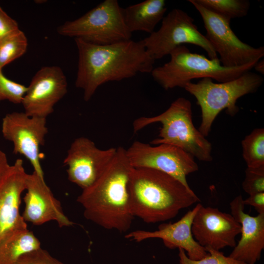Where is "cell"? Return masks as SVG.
Listing matches in <instances>:
<instances>
[{
	"instance_id": "9",
	"label": "cell",
	"mask_w": 264,
	"mask_h": 264,
	"mask_svg": "<svg viewBox=\"0 0 264 264\" xmlns=\"http://www.w3.org/2000/svg\"><path fill=\"white\" fill-rule=\"evenodd\" d=\"M201 16L206 30L205 35L221 65L236 67L257 62L264 56V47H254L240 40L230 26V21L206 9L196 0H189Z\"/></svg>"
},
{
	"instance_id": "22",
	"label": "cell",
	"mask_w": 264,
	"mask_h": 264,
	"mask_svg": "<svg viewBox=\"0 0 264 264\" xmlns=\"http://www.w3.org/2000/svg\"><path fill=\"white\" fill-rule=\"evenodd\" d=\"M27 38L20 29L0 39V70L26 51Z\"/></svg>"
},
{
	"instance_id": "8",
	"label": "cell",
	"mask_w": 264,
	"mask_h": 264,
	"mask_svg": "<svg viewBox=\"0 0 264 264\" xmlns=\"http://www.w3.org/2000/svg\"><path fill=\"white\" fill-rule=\"evenodd\" d=\"M143 41L146 50L155 61L169 55L176 47L184 44L201 47L207 53L210 59H219L205 36L194 23L193 18L180 9L170 11L163 18L159 29Z\"/></svg>"
},
{
	"instance_id": "6",
	"label": "cell",
	"mask_w": 264,
	"mask_h": 264,
	"mask_svg": "<svg viewBox=\"0 0 264 264\" xmlns=\"http://www.w3.org/2000/svg\"><path fill=\"white\" fill-rule=\"evenodd\" d=\"M262 75L247 71L239 77L227 82L214 83L210 78H204L197 83H188L184 88L197 101L201 111L199 131L207 136L213 123L223 110L230 116L238 111L237 101L240 97L255 92L262 85Z\"/></svg>"
},
{
	"instance_id": "3",
	"label": "cell",
	"mask_w": 264,
	"mask_h": 264,
	"mask_svg": "<svg viewBox=\"0 0 264 264\" xmlns=\"http://www.w3.org/2000/svg\"><path fill=\"white\" fill-rule=\"evenodd\" d=\"M130 199L133 216L147 223L164 222L200 202L190 187L173 176L152 169H133Z\"/></svg>"
},
{
	"instance_id": "25",
	"label": "cell",
	"mask_w": 264,
	"mask_h": 264,
	"mask_svg": "<svg viewBox=\"0 0 264 264\" xmlns=\"http://www.w3.org/2000/svg\"><path fill=\"white\" fill-rule=\"evenodd\" d=\"M27 87L7 78L0 70V101L7 100L15 104H22Z\"/></svg>"
},
{
	"instance_id": "31",
	"label": "cell",
	"mask_w": 264,
	"mask_h": 264,
	"mask_svg": "<svg viewBox=\"0 0 264 264\" xmlns=\"http://www.w3.org/2000/svg\"><path fill=\"white\" fill-rule=\"evenodd\" d=\"M256 71L262 74H264V59L259 60L253 67Z\"/></svg>"
},
{
	"instance_id": "7",
	"label": "cell",
	"mask_w": 264,
	"mask_h": 264,
	"mask_svg": "<svg viewBox=\"0 0 264 264\" xmlns=\"http://www.w3.org/2000/svg\"><path fill=\"white\" fill-rule=\"evenodd\" d=\"M123 9L117 0H105L81 17L65 22L57 32L98 45L130 40L132 33L125 24Z\"/></svg>"
},
{
	"instance_id": "18",
	"label": "cell",
	"mask_w": 264,
	"mask_h": 264,
	"mask_svg": "<svg viewBox=\"0 0 264 264\" xmlns=\"http://www.w3.org/2000/svg\"><path fill=\"white\" fill-rule=\"evenodd\" d=\"M241 195L230 203L231 214L241 224V237L229 257L246 264H255L264 248V214L251 216L245 213Z\"/></svg>"
},
{
	"instance_id": "10",
	"label": "cell",
	"mask_w": 264,
	"mask_h": 264,
	"mask_svg": "<svg viewBox=\"0 0 264 264\" xmlns=\"http://www.w3.org/2000/svg\"><path fill=\"white\" fill-rule=\"evenodd\" d=\"M127 158L134 168L156 170L176 178L189 187L186 176L197 172L194 157L181 149L169 144H150L135 141L126 149Z\"/></svg>"
},
{
	"instance_id": "4",
	"label": "cell",
	"mask_w": 264,
	"mask_h": 264,
	"mask_svg": "<svg viewBox=\"0 0 264 264\" xmlns=\"http://www.w3.org/2000/svg\"><path fill=\"white\" fill-rule=\"evenodd\" d=\"M155 123H160L161 127L158 138L151 141V144L171 145L181 149L199 160H212L211 143L194 126L192 104L188 99L179 97L160 114L136 119L133 122V132H137Z\"/></svg>"
},
{
	"instance_id": "26",
	"label": "cell",
	"mask_w": 264,
	"mask_h": 264,
	"mask_svg": "<svg viewBox=\"0 0 264 264\" xmlns=\"http://www.w3.org/2000/svg\"><path fill=\"white\" fill-rule=\"evenodd\" d=\"M242 188L249 195L264 192V166L257 168L247 167Z\"/></svg>"
},
{
	"instance_id": "19",
	"label": "cell",
	"mask_w": 264,
	"mask_h": 264,
	"mask_svg": "<svg viewBox=\"0 0 264 264\" xmlns=\"http://www.w3.org/2000/svg\"><path fill=\"white\" fill-rule=\"evenodd\" d=\"M166 10L164 0H146L123 9L124 21L131 33L142 31L150 34L162 21Z\"/></svg>"
},
{
	"instance_id": "21",
	"label": "cell",
	"mask_w": 264,
	"mask_h": 264,
	"mask_svg": "<svg viewBox=\"0 0 264 264\" xmlns=\"http://www.w3.org/2000/svg\"><path fill=\"white\" fill-rule=\"evenodd\" d=\"M210 11L231 21L246 16L250 7L247 0H196Z\"/></svg>"
},
{
	"instance_id": "1",
	"label": "cell",
	"mask_w": 264,
	"mask_h": 264,
	"mask_svg": "<svg viewBox=\"0 0 264 264\" xmlns=\"http://www.w3.org/2000/svg\"><path fill=\"white\" fill-rule=\"evenodd\" d=\"M74 40L78 52L75 85L83 90L86 101L106 83L132 78L139 73H151L154 69L155 60L146 50L143 40L106 45Z\"/></svg>"
},
{
	"instance_id": "16",
	"label": "cell",
	"mask_w": 264,
	"mask_h": 264,
	"mask_svg": "<svg viewBox=\"0 0 264 264\" xmlns=\"http://www.w3.org/2000/svg\"><path fill=\"white\" fill-rule=\"evenodd\" d=\"M27 175L23 160L18 158L0 176V241L15 230L27 227L20 212Z\"/></svg>"
},
{
	"instance_id": "15",
	"label": "cell",
	"mask_w": 264,
	"mask_h": 264,
	"mask_svg": "<svg viewBox=\"0 0 264 264\" xmlns=\"http://www.w3.org/2000/svg\"><path fill=\"white\" fill-rule=\"evenodd\" d=\"M25 191L22 215L26 223L41 225L54 221L60 228L74 224L64 213L60 201L55 197L44 179L34 172L28 174Z\"/></svg>"
},
{
	"instance_id": "30",
	"label": "cell",
	"mask_w": 264,
	"mask_h": 264,
	"mask_svg": "<svg viewBox=\"0 0 264 264\" xmlns=\"http://www.w3.org/2000/svg\"><path fill=\"white\" fill-rule=\"evenodd\" d=\"M6 154L0 150V176L9 166Z\"/></svg>"
},
{
	"instance_id": "23",
	"label": "cell",
	"mask_w": 264,
	"mask_h": 264,
	"mask_svg": "<svg viewBox=\"0 0 264 264\" xmlns=\"http://www.w3.org/2000/svg\"><path fill=\"white\" fill-rule=\"evenodd\" d=\"M242 157L248 168L264 166V129L257 128L242 141Z\"/></svg>"
},
{
	"instance_id": "24",
	"label": "cell",
	"mask_w": 264,
	"mask_h": 264,
	"mask_svg": "<svg viewBox=\"0 0 264 264\" xmlns=\"http://www.w3.org/2000/svg\"><path fill=\"white\" fill-rule=\"evenodd\" d=\"M205 249L209 253L208 256L200 260H194L188 257L183 249L178 248L179 264H246L229 256H225L220 251L210 247H207Z\"/></svg>"
},
{
	"instance_id": "2",
	"label": "cell",
	"mask_w": 264,
	"mask_h": 264,
	"mask_svg": "<svg viewBox=\"0 0 264 264\" xmlns=\"http://www.w3.org/2000/svg\"><path fill=\"white\" fill-rule=\"evenodd\" d=\"M133 169L126 149L122 147L117 148L110 162L77 198L87 220L107 230L121 233L129 230L134 218L129 190Z\"/></svg>"
},
{
	"instance_id": "11",
	"label": "cell",
	"mask_w": 264,
	"mask_h": 264,
	"mask_svg": "<svg viewBox=\"0 0 264 264\" xmlns=\"http://www.w3.org/2000/svg\"><path fill=\"white\" fill-rule=\"evenodd\" d=\"M1 132L12 143L13 153L24 156L33 172L44 179L40 152L48 132L46 118L30 116L24 112L9 113L2 119Z\"/></svg>"
},
{
	"instance_id": "14",
	"label": "cell",
	"mask_w": 264,
	"mask_h": 264,
	"mask_svg": "<svg viewBox=\"0 0 264 264\" xmlns=\"http://www.w3.org/2000/svg\"><path fill=\"white\" fill-rule=\"evenodd\" d=\"M191 230L194 238L201 246L220 251L236 246V238L241 233V226L231 214L201 204L193 219Z\"/></svg>"
},
{
	"instance_id": "27",
	"label": "cell",
	"mask_w": 264,
	"mask_h": 264,
	"mask_svg": "<svg viewBox=\"0 0 264 264\" xmlns=\"http://www.w3.org/2000/svg\"><path fill=\"white\" fill-rule=\"evenodd\" d=\"M14 264H65L47 250L39 248L22 256Z\"/></svg>"
},
{
	"instance_id": "17",
	"label": "cell",
	"mask_w": 264,
	"mask_h": 264,
	"mask_svg": "<svg viewBox=\"0 0 264 264\" xmlns=\"http://www.w3.org/2000/svg\"><path fill=\"white\" fill-rule=\"evenodd\" d=\"M201 205L197 203L179 220L174 223H162L154 231L137 230L127 234L125 237L135 242L149 239H160L167 248L183 249L188 258L194 260L202 259L209 255L194 238L191 227L193 219Z\"/></svg>"
},
{
	"instance_id": "5",
	"label": "cell",
	"mask_w": 264,
	"mask_h": 264,
	"mask_svg": "<svg viewBox=\"0 0 264 264\" xmlns=\"http://www.w3.org/2000/svg\"><path fill=\"white\" fill-rule=\"evenodd\" d=\"M170 61L152 71L154 80L164 89L184 88L194 79L210 78L219 83L234 80L250 71L258 62L236 67L222 66L219 59L211 60L191 52L184 44L176 47L169 54Z\"/></svg>"
},
{
	"instance_id": "12",
	"label": "cell",
	"mask_w": 264,
	"mask_h": 264,
	"mask_svg": "<svg viewBox=\"0 0 264 264\" xmlns=\"http://www.w3.org/2000/svg\"><path fill=\"white\" fill-rule=\"evenodd\" d=\"M117 148L103 150L86 137L71 144L64 160L68 179L82 190L90 186L110 162Z\"/></svg>"
},
{
	"instance_id": "20",
	"label": "cell",
	"mask_w": 264,
	"mask_h": 264,
	"mask_svg": "<svg viewBox=\"0 0 264 264\" xmlns=\"http://www.w3.org/2000/svg\"><path fill=\"white\" fill-rule=\"evenodd\" d=\"M40 247V241L27 227L15 230L0 241V264H14L22 256Z\"/></svg>"
},
{
	"instance_id": "28",
	"label": "cell",
	"mask_w": 264,
	"mask_h": 264,
	"mask_svg": "<svg viewBox=\"0 0 264 264\" xmlns=\"http://www.w3.org/2000/svg\"><path fill=\"white\" fill-rule=\"evenodd\" d=\"M18 29L17 21L10 17L0 6V39Z\"/></svg>"
},
{
	"instance_id": "29",
	"label": "cell",
	"mask_w": 264,
	"mask_h": 264,
	"mask_svg": "<svg viewBox=\"0 0 264 264\" xmlns=\"http://www.w3.org/2000/svg\"><path fill=\"white\" fill-rule=\"evenodd\" d=\"M244 205L253 206L258 214H264V192L255 193L243 199Z\"/></svg>"
},
{
	"instance_id": "13",
	"label": "cell",
	"mask_w": 264,
	"mask_h": 264,
	"mask_svg": "<svg viewBox=\"0 0 264 264\" xmlns=\"http://www.w3.org/2000/svg\"><path fill=\"white\" fill-rule=\"evenodd\" d=\"M67 91L66 78L58 66L40 68L33 77L22 104L28 116L46 118Z\"/></svg>"
}]
</instances>
